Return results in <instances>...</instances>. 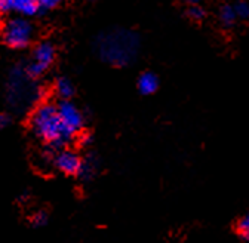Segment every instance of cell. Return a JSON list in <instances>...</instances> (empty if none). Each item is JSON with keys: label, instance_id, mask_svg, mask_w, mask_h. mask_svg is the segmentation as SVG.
I'll use <instances>...</instances> for the list:
<instances>
[{"label": "cell", "instance_id": "9a60e30c", "mask_svg": "<svg viewBox=\"0 0 249 243\" xmlns=\"http://www.w3.org/2000/svg\"><path fill=\"white\" fill-rule=\"evenodd\" d=\"M62 0H37V3L40 8L43 9H51V8H55L56 5H59Z\"/></svg>", "mask_w": 249, "mask_h": 243}, {"label": "cell", "instance_id": "6da1fadb", "mask_svg": "<svg viewBox=\"0 0 249 243\" xmlns=\"http://www.w3.org/2000/svg\"><path fill=\"white\" fill-rule=\"evenodd\" d=\"M30 125L33 132L42 141H45L46 144L55 148L64 147L74 137L64 126V123H62V120L58 114V107L51 103L40 104L33 111L30 119Z\"/></svg>", "mask_w": 249, "mask_h": 243}, {"label": "cell", "instance_id": "9c48e42d", "mask_svg": "<svg viewBox=\"0 0 249 243\" xmlns=\"http://www.w3.org/2000/svg\"><path fill=\"white\" fill-rule=\"evenodd\" d=\"M55 92L62 101H67V100H70L73 97L74 87H73V85H71V82L69 79H58L56 85H55Z\"/></svg>", "mask_w": 249, "mask_h": 243}, {"label": "cell", "instance_id": "ac0fdd59", "mask_svg": "<svg viewBox=\"0 0 249 243\" xmlns=\"http://www.w3.org/2000/svg\"><path fill=\"white\" fill-rule=\"evenodd\" d=\"M187 2H190V3H193V5H195V3H197V2H199V0H187Z\"/></svg>", "mask_w": 249, "mask_h": 243}, {"label": "cell", "instance_id": "2e32d148", "mask_svg": "<svg viewBox=\"0 0 249 243\" xmlns=\"http://www.w3.org/2000/svg\"><path fill=\"white\" fill-rule=\"evenodd\" d=\"M12 11V0H0V14H8Z\"/></svg>", "mask_w": 249, "mask_h": 243}, {"label": "cell", "instance_id": "ba28073f", "mask_svg": "<svg viewBox=\"0 0 249 243\" xmlns=\"http://www.w3.org/2000/svg\"><path fill=\"white\" fill-rule=\"evenodd\" d=\"M40 6L37 0H12V11L21 17H33L39 12Z\"/></svg>", "mask_w": 249, "mask_h": 243}, {"label": "cell", "instance_id": "7c38bea8", "mask_svg": "<svg viewBox=\"0 0 249 243\" xmlns=\"http://www.w3.org/2000/svg\"><path fill=\"white\" fill-rule=\"evenodd\" d=\"M234 11H236V15H237L239 18H243V19L249 18V3H246V2H239V3L234 6Z\"/></svg>", "mask_w": 249, "mask_h": 243}, {"label": "cell", "instance_id": "4fadbf2b", "mask_svg": "<svg viewBox=\"0 0 249 243\" xmlns=\"http://www.w3.org/2000/svg\"><path fill=\"white\" fill-rule=\"evenodd\" d=\"M189 17H190L192 19H195V21H200V19L205 17V11H203L200 6H197V5L195 3V5L190 6V9H189Z\"/></svg>", "mask_w": 249, "mask_h": 243}, {"label": "cell", "instance_id": "30bf717a", "mask_svg": "<svg viewBox=\"0 0 249 243\" xmlns=\"http://www.w3.org/2000/svg\"><path fill=\"white\" fill-rule=\"evenodd\" d=\"M236 233H237V236L243 242L249 243V212H248V214H245V215H242L237 220V223H236Z\"/></svg>", "mask_w": 249, "mask_h": 243}, {"label": "cell", "instance_id": "7a4b0ae2", "mask_svg": "<svg viewBox=\"0 0 249 243\" xmlns=\"http://www.w3.org/2000/svg\"><path fill=\"white\" fill-rule=\"evenodd\" d=\"M140 39L128 30H116L104 35L98 42L101 58L113 66H128L138 53Z\"/></svg>", "mask_w": 249, "mask_h": 243}, {"label": "cell", "instance_id": "5bb4252c", "mask_svg": "<svg viewBox=\"0 0 249 243\" xmlns=\"http://www.w3.org/2000/svg\"><path fill=\"white\" fill-rule=\"evenodd\" d=\"M46 221H48V217H46L45 212H37V214L33 217V224H35L36 227L45 226V224H46Z\"/></svg>", "mask_w": 249, "mask_h": 243}, {"label": "cell", "instance_id": "52a82bcc", "mask_svg": "<svg viewBox=\"0 0 249 243\" xmlns=\"http://www.w3.org/2000/svg\"><path fill=\"white\" fill-rule=\"evenodd\" d=\"M159 87V79L154 73L151 71H147V73H142L138 79V89L142 95H151L154 94L156 90Z\"/></svg>", "mask_w": 249, "mask_h": 243}, {"label": "cell", "instance_id": "3957f363", "mask_svg": "<svg viewBox=\"0 0 249 243\" xmlns=\"http://www.w3.org/2000/svg\"><path fill=\"white\" fill-rule=\"evenodd\" d=\"M2 36L11 48H25L33 39V25L24 17H15L3 24Z\"/></svg>", "mask_w": 249, "mask_h": 243}, {"label": "cell", "instance_id": "5b68a950", "mask_svg": "<svg viewBox=\"0 0 249 243\" xmlns=\"http://www.w3.org/2000/svg\"><path fill=\"white\" fill-rule=\"evenodd\" d=\"M58 114L62 120L64 126L76 135L83 128V114L71 101H61L58 105Z\"/></svg>", "mask_w": 249, "mask_h": 243}, {"label": "cell", "instance_id": "8fae6325", "mask_svg": "<svg viewBox=\"0 0 249 243\" xmlns=\"http://www.w3.org/2000/svg\"><path fill=\"white\" fill-rule=\"evenodd\" d=\"M237 15H236V11L233 6H223L221 11H220V21L224 24V25H231L234 21H236Z\"/></svg>", "mask_w": 249, "mask_h": 243}, {"label": "cell", "instance_id": "e0dca14e", "mask_svg": "<svg viewBox=\"0 0 249 243\" xmlns=\"http://www.w3.org/2000/svg\"><path fill=\"white\" fill-rule=\"evenodd\" d=\"M9 125V117L6 114H0V129H5Z\"/></svg>", "mask_w": 249, "mask_h": 243}, {"label": "cell", "instance_id": "277c9868", "mask_svg": "<svg viewBox=\"0 0 249 243\" xmlns=\"http://www.w3.org/2000/svg\"><path fill=\"white\" fill-rule=\"evenodd\" d=\"M52 163L59 172L66 175H79L83 168V160L71 150H59L53 156Z\"/></svg>", "mask_w": 249, "mask_h": 243}, {"label": "cell", "instance_id": "8992f818", "mask_svg": "<svg viewBox=\"0 0 249 243\" xmlns=\"http://www.w3.org/2000/svg\"><path fill=\"white\" fill-rule=\"evenodd\" d=\"M55 56L53 48L51 43H40L33 53V61L28 66V74L30 76H40L42 73H45V70H48V67L52 64Z\"/></svg>", "mask_w": 249, "mask_h": 243}]
</instances>
